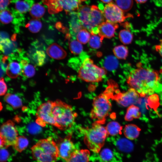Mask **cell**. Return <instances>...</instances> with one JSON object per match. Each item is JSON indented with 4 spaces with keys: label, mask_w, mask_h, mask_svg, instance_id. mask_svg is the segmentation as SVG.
<instances>
[{
    "label": "cell",
    "mask_w": 162,
    "mask_h": 162,
    "mask_svg": "<svg viewBox=\"0 0 162 162\" xmlns=\"http://www.w3.org/2000/svg\"><path fill=\"white\" fill-rule=\"evenodd\" d=\"M160 81L158 72L143 68L132 70L127 81L130 88L135 90L141 97L158 91L161 86Z\"/></svg>",
    "instance_id": "6da1fadb"
},
{
    "label": "cell",
    "mask_w": 162,
    "mask_h": 162,
    "mask_svg": "<svg viewBox=\"0 0 162 162\" xmlns=\"http://www.w3.org/2000/svg\"><path fill=\"white\" fill-rule=\"evenodd\" d=\"M117 86L114 82H109L105 90L94 99L90 116L95 122L102 124L105 123L106 118L111 109L110 100L114 94Z\"/></svg>",
    "instance_id": "7a4b0ae2"
},
{
    "label": "cell",
    "mask_w": 162,
    "mask_h": 162,
    "mask_svg": "<svg viewBox=\"0 0 162 162\" xmlns=\"http://www.w3.org/2000/svg\"><path fill=\"white\" fill-rule=\"evenodd\" d=\"M80 130L84 135V142L88 148L94 152L98 153L108 135L106 128L95 122L91 128H81Z\"/></svg>",
    "instance_id": "3957f363"
},
{
    "label": "cell",
    "mask_w": 162,
    "mask_h": 162,
    "mask_svg": "<svg viewBox=\"0 0 162 162\" xmlns=\"http://www.w3.org/2000/svg\"><path fill=\"white\" fill-rule=\"evenodd\" d=\"M52 113L56 127L62 130L72 126L77 115L71 106L58 99L53 102Z\"/></svg>",
    "instance_id": "277c9868"
},
{
    "label": "cell",
    "mask_w": 162,
    "mask_h": 162,
    "mask_svg": "<svg viewBox=\"0 0 162 162\" xmlns=\"http://www.w3.org/2000/svg\"><path fill=\"white\" fill-rule=\"evenodd\" d=\"M78 73V76L86 82H97L102 80L106 71L94 64L90 58L86 57L82 61Z\"/></svg>",
    "instance_id": "5b68a950"
},
{
    "label": "cell",
    "mask_w": 162,
    "mask_h": 162,
    "mask_svg": "<svg viewBox=\"0 0 162 162\" xmlns=\"http://www.w3.org/2000/svg\"><path fill=\"white\" fill-rule=\"evenodd\" d=\"M18 136V131L12 121L9 120L3 123L0 128L1 148L13 146Z\"/></svg>",
    "instance_id": "8992f818"
},
{
    "label": "cell",
    "mask_w": 162,
    "mask_h": 162,
    "mask_svg": "<svg viewBox=\"0 0 162 162\" xmlns=\"http://www.w3.org/2000/svg\"><path fill=\"white\" fill-rule=\"evenodd\" d=\"M140 96L137 92L132 88L124 92H121L117 89L111 99L115 100L120 105L127 107L138 104Z\"/></svg>",
    "instance_id": "52a82bcc"
},
{
    "label": "cell",
    "mask_w": 162,
    "mask_h": 162,
    "mask_svg": "<svg viewBox=\"0 0 162 162\" xmlns=\"http://www.w3.org/2000/svg\"><path fill=\"white\" fill-rule=\"evenodd\" d=\"M53 102L48 100L38 106L36 115V122L39 124L44 126L46 124H49L56 126L52 113Z\"/></svg>",
    "instance_id": "ba28073f"
},
{
    "label": "cell",
    "mask_w": 162,
    "mask_h": 162,
    "mask_svg": "<svg viewBox=\"0 0 162 162\" xmlns=\"http://www.w3.org/2000/svg\"><path fill=\"white\" fill-rule=\"evenodd\" d=\"M86 0H49L50 9L56 12L64 10L67 13L79 10L81 3Z\"/></svg>",
    "instance_id": "9c48e42d"
},
{
    "label": "cell",
    "mask_w": 162,
    "mask_h": 162,
    "mask_svg": "<svg viewBox=\"0 0 162 162\" xmlns=\"http://www.w3.org/2000/svg\"><path fill=\"white\" fill-rule=\"evenodd\" d=\"M104 18L109 22L117 23L124 22L128 16L116 4L111 2L105 5L103 11Z\"/></svg>",
    "instance_id": "30bf717a"
},
{
    "label": "cell",
    "mask_w": 162,
    "mask_h": 162,
    "mask_svg": "<svg viewBox=\"0 0 162 162\" xmlns=\"http://www.w3.org/2000/svg\"><path fill=\"white\" fill-rule=\"evenodd\" d=\"M70 134L64 138L60 139L56 143L59 152V157L65 160H68L76 150L71 140Z\"/></svg>",
    "instance_id": "8fae6325"
},
{
    "label": "cell",
    "mask_w": 162,
    "mask_h": 162,
    "mask_svg": "<svg viewBox=\"0 0 162 162\" xmlns=\"http://www.w3.org/2000/svg\"><path fill=\"white\" fill-rule=\"evenodd\" d=\"M104 17L103 11L95 5L91 6L87 30L91 32L104 21Z\"/></svg>",
    "instance_id": "7c38bea8"
},
{
    "label": "cell",
    "mask_w": 162,
    "mask_h": 162,
    "mask_svg": "<svg viewBox=\"0 0 162 162\" xmlns=\"http://www.w3.org/2000/svg\"><path fill=\"white\" fill-rule=\"evenodd\" d=\"M36 144L46 153L57 158L59 157L57 144L51 137L40 139Z\"/></svg>",
    "instance_id": "4fadbf2b"
},
{
    "label": "cell",
    "mask_w": 162,
    "mask_h": 162,
    "mask_svg": "<svg viewBox=\"0 0 162 162\" xmlns=\"http://www.w3.org/2000/svg\"><path fill=\"white\" fill-rule=\"evenodd\" d=\"M118 27L117 23L106 20L102 22L98 26V34L103 39L112 38L114 36L116 30Z\"/></svg>",
    "instance_id": "5bb4252c"
},
{
    "label": "cell",
    "mask_w": 162,
    "mask_h": 162,
    "mask_svg": "<svg viewBox=\"0 0 162 162\" xmlns=\"http://www.w3.org/2000/svg\"><path fill=\"white\" fill-rule=\"evenodd\" d=\"M33 158L37 162H56L57 158L44 154L36 144L31 148Z\"/></svg>",
    "instance_id": "9a60e30c"
},
{
    "label": "cell",
    "mask_w": 162,
    "mask_h": 162,
    "mask_svg": "<svg viewBox=\"0 0 162 162\" xmlns=\"http://www.w3.org/2000/svg\"><path fill=\"white\" fill-rule=\"evenodd\" d=\"M46 53L50 57L57 60L64 58L67 56L65 51L56 43L50 45L46 50Z\"/></svg>",
    "instance_id": "2e32d148"
},
{
    "label": "cell",
    "mask_w": 162,
    "mask_h": 162,
    "mask_svg": "<svg viewBox=\"0 0 162 162\" xmlns=\"http://www.w3.org/2000/svg\"><path fill=\"white\" fill-rule=\"evenodd\" d=\"M90 155L88 150H76L66 162H88Z\"/></svg>",
    "instance_id": "e0dca14e"
},
{
    "label": "cell",
    "mask_w": 162,
    "mask_h": 162,
    "mask_svg": "<svg viewBox=\"0 0 162 162\" xmlns=\"http://www.w3.org/2000/svg\"><path fill=\"white\" fill-rule=\"evenodd\" d=\"M91 6L85 5L79 8L77 14L80 22L83 28L87 30Z\"/></svg>",
    "instance_id": "ac0fdd59"
},
{
    "label": "cell",
    "mask_w": 162,
    "mask_h": 162,
    "mask_svg": "<svg viewBox=\"0 0 162 162\" xmlns=\"http://www.w3.org/2000/svg\"><path fill=\"white\" fill-rule=\"evenodd\" d=\"M0 49L5 55H9L15 51L16 46L13 41H11L9 38L1 39Z\"/></svg>",
    "instance_id": "d6986e66"
},
{
    "label": "cell",
    "mask_w": 162,
    "mask_h": 162,
    "mask_svg": "<svg viewBox=\"0 0 162 162\" xmlns=\"http://www.w3.org/2000/svg\"><path fill=\"white\" fill-rule=\"evenodd\" d=\"M21 66L16 61H13L8 65L6 72L8 76L11 78H17L20 75L21 70Z\"/></svg>",
    "instance_id": "ffe728a7"
},
{
    "label": "cell",
    "mask_w": 162,
    "mask_h": 162,
    "mask_svg": "<svg viewBox=\"0 0 162 162\" xmlns=\"http://www.w3.org/2000/svg\"><path fill=\"white\" fill-rule=\"evenodd\" d=\"M140 129L136 125L132 124L127 125L124 129L125 136L128 139L133 140L139 135Z\"/></svg>",
    "instance_id": "44dd1931"
},
{
    "label": "cell",
    "mask_w": 162,
    "mask_h": 162,
    "mask_svg": "<svg viewBox=\"0 0 162 162\" xmlns=\"http://www.w3.org/2000/svg\"><path fill=\"white\" fill-rule=\"evenodd\" d=\"M71 17L70 22V27L71 32L76 34L83 28L78 17L77 13L73 12L70 13Z\"/></svg>",
    "instance_id": "7402d4cb"
},
{
    "label": "cell",
    "mask_w": 162,
    "mask_h": 162,
    "mask_svg": "<svg viewBox=\"0 0 162 162\" xmlns=\"http://www.w3.org/2000/svg\"><path fill=\"white\" fill-rule=\"evenodd\" d=\"M30 0H15L14 7L16 11L19 14H24L29 11L32 5Z\"/></svg>",
    "instance_id": "603a6c76"
},
{
    "label": "cell",
    "mask_w": 162,
    "mask_h": 162,
    "mask_svg": "<svg viewBox=\"0 0 162 162\" xmlns=\"http://www.w3.org/2000/svg\"><path fill=\"white\" fill-rule=\"evenodd\" d=\"M141 116V113L139 108L134 105H132L129 106L127 110L125 119L130 121L133 120L134 118H139Z\"/></svg>",
    "instance_id": "cb8c5ba5"
},
{
    "label": "cell",
    "mask_w": 162,
    "mask_h": 162,
    "mask_svg": "<svg viewBox=\"0 0 162 162\" xmlns=\"http://www.w3.org/2000/svg\"><path fill=\"white\" fill-rule=\"evenodd\" d=\"M5 101L14 109L20 107L22 105L21 99L15 94L7 93L4 97Z\"/></svg>",
    "instance_id": "d4e9b609"
},
{
    "label": "cell",
    "mask_w": 162,
    "mask_h": 162,
    "mask_svg": "<svg viewBox=\"0 0 162 162\" xmlns=\"http://www.w3.org/2000/svg\"><path fill=\"white\" fill-rule=\"evenodd\" d=\"M117 145L120 150L126 152H130L134 148L133 143L128 139L124 138L118 140Z\"/></svg>",
    "instance_id": "484cf974"
},
{
    "label": "cell",
    "mask_w": 162,
    "mask_h": 162,
    "mask_svg": "<svg viewBox=\"0 0 162 162\" xmlns=\"http://www.w3.org/2000/svg\"><path fill=\"white\" fill-rule=\"evenodd\" d=\"M29 11L32 17L38 19L41 17L44 14L45 9L43 5L37 3L32 5Z\"/></svg>",
    "instance_id": "4316f807"
},
{
    "label": "cell",
    "mask_w": 162,
    "mask_h": 162,
    "mask_svg": "<svg viewBox=\"0 0 162 162\" xmlns=\"http://www.w3.org/2000/svg\"><path fill=\"white\" fill-rule=\"evenodd\" d=\"M106 128L108 134L112 136L121 134L122 129V127L118 122L114 121L108 123Z\"/></svg>",
    "instance_id": "83f0119b"
},
{
    "label": "cell",
    "mask_w": 162,
    "mask_h": 162,
    "mask_svg": "<svg viewBox=\"0 0 162 162\" xmlns=\"http://www.w3.org/2000/svg\"><path fill=\"white\" fill-rule=\"evenodd\" d=\"M28 141L24 136H18L13 146L15 149L19 152H21L25 150L28 145Z\"/></svg>",
    "instance_id": "f1b7e54d"
},
{
    "label": "cell",
    "mask_w": 162,
    "mask_h": 162,
    "mask_svg": "<svg viewBox=\"0 0 162 162\" xmlns=\"http://www.w3.org/2000/svg\"><path fill=\"white\" fill-rule=\"evenodd\" d=\"M118 65V62L116 58L112 56H107L105 59L104 66L109 70H112L116 69Z\"/></svg>",
    "instance_id": "f546056e"
},
{
    "label": "cell",
    "mask_w": 162,
    "mask_h": 162,
    "mask_svg": "<svg viewBox=\"0 0 162 162\" xmlns=\"http://www.w3.org/2000/svg\"><path fill=\"white\" fill-rule=\"evenodd\" d=\"M46 54L43 50H37L32 55V60L38 66L43 65L46 59Z\"/></svg>",
    "instance_id": "4dcf8cb0"
},
{
    "label": "cell",
    "mask_w": 162,
    "mask_h": 162,
    "mask_svg": "<svg viewBox=\"0 0 162 162\" xmlns=\"http://www.w3.org/2000/svg\"><path fill=\"white\" fill-rule=\"evenodd\" d=\"M113 52L116 57L120 59L126 58L128 53L127 48L122 45L115 46L113 49Z\"/></svg>",
    "instance_id": "1f68e13d"
},
{
    "label": "cell",
    "mask_w": 162,
    "mask_h": 162,
    "mask_svg": "<svg viewBox=\"0 0 162 162\" xmlns=\"http://www.w3.org/2000/svg\"><path fill=\"white\" fill-rule=\"evenodd\" d=\"M26 27L31 32L36 33L41 28L42 24L40 20L35 18L31 20L27 24Z\"/></svg>",
    "instance_id": "d6a6232c"
},
{
    "label": "cell",
    "mask_w": 162,
    "mask_h": 162,
    "mask_svg": "<svg viewBox=\"0 0 162 162\" xmlns=\"http://www.w3.org/2000/svg\"><path fill=\"white\" fill-rule=\"evenodd\" d=\"M119 37L120 41L124 44L130 43L133 39V36L130 31L128 29H123L119 33Z\"/></svg>",
    "instance_id": "836d02e7"
},
{
    "label": "cell",
    "mask_w": 162,
    "mask_h": 162,
    "mask_svg": "<svg viewBox=\"0 0 162 162\" xmlns=\"http://www.w3.org/2000/svg\"><path fill=\"white\" fill-rule=\"evenodd\" d=\"M91 35L87 30L82 28L77 34L76 39L81 44H86L89 41Z\"/></svg>",
    "instance_id": "e575fe53"
},
{
    "label": "cell",
    "mask_w": 162,
    "mask_h": 162,
    "mask_svg": "<svg viewBox=\"0 0 162 162\" xmlns=\"http://www.w3.org/2000/svg\"><path fill=\"white\" fill-rule=\"evenodd\" d=\"M69 47L71 53L75 55L80 54L83 50L81 43L77 40H74L70 41Z\"/></svg>",
    "instance_id": "d590c367"
},
{
    "label": "cell",
    "mask_w": 162,
    "mask_h": 162,
    "mask_svg": "<svg viewBox=\"0 0 162 162\" xmlns=\"http://www.w3.org/2000/svg\"><path fill=\"white\" fill-rule=\"evenodd\" d=\"M103 39L99 35L91 34L89 41V45L93 48L98 49L101 46Z\"/></svg>",
    "instance_id": "8d00e7d4"
},
{
    "label": "cell",
    "mask_w": 162,
    "mask_h": 162,
    "mask_svg": "<svg viewBox=\"0 0 162 162\" xmlns=\"http://www.w3.org/2000/svg\"><path fill=\"white\" fill-rule=\"evenodd\" d=\"M0 19L2 23L8 24L12 22L13 20V16L9 10L5 9L1 10Z\"/></svg>",
    "instance_id": "74e56055"
},
{
    "label": "cell",
    "mask_w": 162,
    "mask_h": 162,
    "mask_svg": "<svg viewBox=\"0 0 162 162\" xmlns=\"http://www.w3.org/2000/svg\"><path fill=\"white\" fill-rule=\"evenodd\" d=\"M116 4L123 11L130 10L133 5V0H116Z\"/></svg>",
    "instance_id": "f35d334b"
},
{
    "label": "cell",
    "mask_w": 162,
    "mask_h": 162,
    "mask_svg": "<svg viewBox=\"0 0 162 162\" xmlns=\"http://www.w3.org/2000/svg\"><path fill=\"white\" fill-rule=\"evenodd\" d=\"M159 98L156 94H152L147 99V105L156 110L159 104Z\"/></svg>",
    "instance_id": "ab89813d"
},
{
    "label": "cell",
    "mask_w": 162,
    "mask_h": 162,
    "mask_svg": "<svg viewBox=\"0 0 162 162\" xmlns=\"http://www.w3.org/2000/svg\"><path fill=\"white\" fill-rule=\"evenodd\" d=\"M22 67V72L25 76L30 78L34 75L35 73V69L32 65L28 63Z\"/></svg>",
    "instance_id": "60d3db41"
},
{
    "label": "cell",
    "mask_w": 162,
    "mask_h": 162,
    "mask_svg": "<svg viewBox=\"0 0 162 162\" xmlns=\"http://www.w3.org/2000/svg\"><path fill=\"white\" fill-rule=\"evenodd\" d=\"M112 156L111 151L108 149H105L101 152V158L104 161H108L111 158Z\"/></svg>",
    "instance_id": "b9f144b4"
},
{
    "label": "cell",
    "mask_w": 162,
    "mask_h": 162,
    "mask_svg": "<svg viewBox=\"0 0 162 162\" xmlns=\"http://www.w3.org/2000/svg\"><path fill=\"white\" fill-rule=\"evenodd\" d=\"M0 95L1 96L4 95L7 90L6 84L4 81V78L1 77L0 80Z\"/></svg>",
    "instance_id": "7bdbcfd3"
},
{
    "label": "cell",
    "mask_w": 162,
    "mask_h": 162,
    "mask_svg": "<svg viewBox=\"0 0 162 162\" xmlns=\"http://www.w3.org/2000/svg\"><path fill=\"white\" fill-rule=\"evenodd\" d=\"M9 153L4 148H1V161L4 162L8 158Z\"/></svg>",
    "instance_id": "ee69618b"
},
{
    "label": "cell",
    "mask_w": 162,
    "mask_h": 162,
    "mask_svg": "<svg viewBox=\"0 0 162 162\" xmlns=\"http://www.w3.org/2000/svg\"><path fill=\"white\" fill-rule=\"evenodd\" d=\"M12 0H0V8L1 10L5 9L10 4Z\"/></svg>",
    "instance_id": "f6af8a7d"
},
{
    "label": "cell",
    "mask_w": 162,
    "mask_h": 162,
    "mask_svg": "<svg viewBox=\"0 0 162 162\" xmlns=\"http://www.w3.org/2000/svg\"><path fill=\"white\" fill-rule=\"evenodd\" d=\"M155 48L156 50L159 53L162 57V40L160 41L159 44L156 46Z\"/></svg>",
    "instance_id": "bcb514c9"
},
{
    "label": "cell",
    "mask_w": 162,
    "mask_h": 162,
    "mask_svg": "<svg viewBox=\"0 0 162 162\" xmlns=\"http://www.w3.org/2000/svg\"><path fill=\"white\" fill-rule=\"evenodd\" d=\"M1 39L8 38V34L4 32H1L0 34Z\"/></svg>",
    "instance_id": "7dc6e473"
},
{
    "label": "cell",
    "mask_w": 162,
    "mask_h": 162,
    "mask_svg": "<svg viewBox=\"0 0 162 162\" xmlns=\"http://www.w3.org/2000/svg\"><path fill=\"white\" fill-rule=\"evenodd\" d=\"M137 3L140 4L144 3L146 2L148 0H135Z\"/></svg>",
    "instance_id": "c3c4849f"
},
{
    "label": "cell",
    "mask_w": 162,
    "mask_h": 162,
    "mask_svg": "<svg viewBox=\"0 0 162 162\" xmlns=\"http://www.w3.org/2000/svg\"><path fill=\"white\" fill-rule=\"evenodd\" d=\"M112 0H100L103 2L106 3H109L111 2Z\"/></svg>",
    "instance_id": "681fc988"
},
{
    "label": "cell",
    "mask_w": 162,
    "mask_h": 162,
    "mask_svg": "<svg viewBox=\"0 0 162 162\" xmlns=\"http://www.w3.org/2000/svg\"><path fill=\"white\" fill-rule=\"evenodd\" d=\"M159 92H161V99L162 100V86L161 87L159 91Z\"/></svg>",
    "instance_id": "f907efd6"
},
{
    "label": "cell",
    "mask_w": 162,
    "mask_h": 162,
    "mask_svg": "<svg viewBox=\"0 0 162 162\" xmlns=\"http://www.w3.org/2000/svg\"><path fill=\"white\" fill-rule=\"evenodd\" d=\"M160 72H161V73L162 74V70H161Z\"/></svg>",
    "instance_id": "816d5d0a"
}]
</instances>
